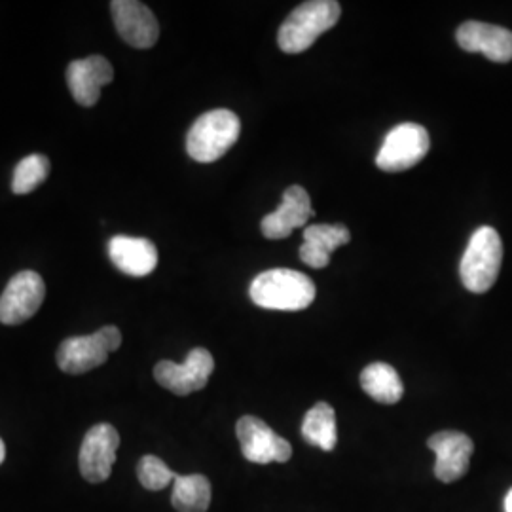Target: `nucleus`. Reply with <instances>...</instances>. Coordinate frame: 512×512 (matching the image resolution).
<instances>
[{"label":"nucleus","instance_id":"obj_1","mask_svg":"<svg viewBox=\"0 0 512 512\" xmlns=\"http://www.w3.org/2000/svg\"><path fill=\"white\" fill-rule=\"evenodd\" d=\"M249 294L256 306L264 310H306L315 300V285L306 274L275 268L256 275Z\"/></svg>","mask_w":512,"mask_h":512},{"label":"nucleus","instance_id":"obj_2","mask_svg":"<svg viewBox=\"0 0 512 512\" xmlns=\"http://www.w3.org/2000/svg\"><path fill=\"white\" fill-rule=\"evenodd\" d=\"M340 14L342 8L334 0H310L300 4L279 29V48L285 54L306 52L317 38L338 23Z\"/></svg>","mask_w":512,"mask_h":512},{"label":"nucleus","instance_id":"obj_3","mask_svg":"<svg viewBox=\"0 0 512 512\" xmlns=\"http://www.w3.org/2000/svg\"><path fill=\"white\" fill-rule=\"evenodd\" d=\"M241 133L238 114L232 110H209L202 114L186 135V152L200 164L220 160L236 145Z\"/></svg>","mask_w":512,"mask_h":512},{"label":"nucleus","instance_id":"obj_4","mask_svg":"<svg viewBox=\"0 0 512 512\" xmlns=\"http://www.w3.org/2000/svg\"><path fill=\"white\" fill-rule=\"evenodd\" d=\"M503 262V243L492 226H480L469 239L459 264V275L467 291L488 293L497 281Z\"/></svg>","mask_w":512,"mask_h":512},{"label":"nucleus","instance_id":"obj_5","mask_svg":"<svg viewBox=\"0 0 512 512\" xmlns=\"http://www.w3.org/2000/svg\"><path fill=\"white\" fill-rule=\"evenodd\" d=\"M122 346V332L114 325L90 336L67 338L57 349V366L65 374H86L109 361L112 351Z\"/></svg>","mask_w":512,"mask_h":512},{"label":"nucleus","instance_id":"obj_6","mask_svg":"<svg viewBox=\"0 0 512 512\" xmlns=\"http://www.w3.org/2000/svg\"><path fill=\"white\" fill-rule=\"evenodd\" d=\"M431 148L427 129L420 124H401L385 135L376 165L385 173H401L420 164Z\"/></svg>","mask_w":512,"mask_h":512},{"label":"nucleus","instance_id":"obj_7","mask_svg":"<svg viewBox=\"0 0 512 512\" xmlns=\"http://www.w3.org/2000/svg\"><path fill=\"white\" fill-rule=\"evenodd\" d=\"M215 370V359L207 349H192L183 365L173 361H160L154 368L156 382L167 391L186 397L190 393L202 391Z\"/></svg>","mask_w":512,"mask_h":512},{"label":"nucleus","instance_id":"obj_8","mask_svg":"<svg viewBox=\"0 0 512 512\" xmlns=\"http://www.w3.org/2000/svg\"><path fill=\"white\" fill-rule=\"evenodd\" d=\"M243 458L258 465L285 463L293 458V448L281 439L266 421L255 416H243L236 425Z\"/></svg>","mask_w":512,"mask_h":512},{"label":"nucleus","instance_id":"obj_9","mask_svg":"<svg viewBox=\"0 0 512 512\" xmlns=\"http://www.w3.org/2000/svg\"><path fill=\"white\" fill-rule=\"evenodd\" d=\"M46 296L44 279L31 270L14 275L0 296V323L16 327L40 310Z\"/></svg>","mask_w":512,"mask_h":512},{"label":"nucleus","instance_id":"obj_10","mask_svg":"<svg viewBox=\"0 0 512 512\" xmlns=\"http://www.w3.org/2000/svg\"><path fill=\"white\" fill-rule=\"evenodd\" d=\"M120 448V435L109 423H97L86 433L80 446L78 465L80 473L93 484L109 480L116 452Z\"/></svg>","mask_w":512,"mask_h":512},{"label":"nucleus","instance_id":"obj_11","mask_svg":"<svg viewBox=\"0 0 512 512\" xmlns=\"http://www.w3.org/2000/svg\"><path fill=\"white\" fill-rule=\"evenodd\" d=\"M110 12L118 35L129 46L147 50L158 42L160 25L147 4L137 0H114L110 2Z\"/></svg>","mask_w":512,"mask_h":512},{"label":"nucleus","instance_id":"obj_12","mask_svg":"<svg viewBox=\"0 0 512 512\" xmlns=\"http://www.w3.org/2000/svg\"><path fill=\"white\" fill-rule=\"evenodd\" d=\"M427 446L435 452V476L440 482H456L467 475L475 444L465 433L440 431L427 440Z\"/></svg>","mask_w":512,"mask_h":512},{"label":"nucleus","instance_id":"obj_13","mask_svg":"<svg viewBox=\"0 0 512 512\" xmlns=\"http://www.w3.org/2000/svg\"><path fill=\"white\" fill-rule=\"evenodd\" d=\"M112 78L114 69L103 55L76 59L67 67V86L74 101L82 107H93L101 97V88L110 84Z\"/></svg>","mask_w":512,"mask_h":512},{"label":"nucleus","instance_id":"obj_14","mask_svg":"<svg viewBox=\"0 0 512 512\" xmlns=\"http://www.w3.org/2000/svg\"><path fill=\"white\" fill-rule=\"evenodd\" d=\"M458 44L469 54L486 55L495 63L512 61V31L482 23V21H465L456 33Z\"/></svg>","mask_w":512,"mask_h":512},{"label":"nucleus","instance_id":"obj_15","mask_svg":"<svg viewBox=\"0 0 512 512\" xmlns=\"http://www.w3.org/2000/svg\"><path fill=\"white\" fill-rule=\"evenodd\" d=\"M313 217L310 194L302 186H289L283 194V202L274 213L266 215L260 222V230L264 238L285 239L293 234L296 228L306 226Z\"/></svg>","mask_w":512,"mask_h":512},{"label":"nucleus","instance_id":"obj_16","mask_svg":"<svg viewBox=\"0 0 512 512\" xmlns=\"http://www.w3.org/2000/svg\"><path fill=\"white\" fill-rule=\"evenodd\" d=\"M109 256L120 272L131 277L150 275L158 266V249L150 239L114 236L109 241Z\"/></svg>","mask_w":512,"mask_h":512},{"label":"nucleus","instance_id":"obj_17","mask_svg":"<svg viewBox=\"0 0 512 512\" xmlns=\"http://www.w3.org/2000/svg\"><path fill=\"white\" fill-rule=\"evenodd\" d=\"M304 245L300 247V260L311 268H327L332 251L346 245L351 232L344 224H311L304 228Z\"/></svg>","mask_w":512,"mask_h":512},{"label":"nucleus","instance_id":"obj_18","mask_svg":"<svg viewBox=\"0 0 512 512\" xmlns=\"http://www.w3.org/2000/svg\"><path fill=\"white\" fill-rule=\"evenodd\" d=\"M361 387L376 403L395 404L403 399V380L399 372L387 363L366 366L361 374Z\"/></svg>","mask_w":512,"mask_h":512},{"label":"nucleus","instance_id":"obj_19","mask_svg":"<svg viewBox=\"0 0 512 512\" xmlns=\"http://www.w3.org/2000/svg\"><path fill=\"white\" fill-rule=\"evenodd\" d=\"M302 437L311 446L321 448L325 452H330V450L336 448V444H338L336 414H334L330 404H313V408L304 416V421H302Z\"/></svg>","mask_w":512,"mask_h":512},{"label":"nucleus","instance_id":"obj_20","mask_svg":"<svg viewBox=\"0 0 512 512\" xmlns=\"http://www.w3.org/2000/svg\"><path fill=\"white\" fill-rule=\"evenodd\" d=\"M171 503L179 512L207 511L211 505V482L203 475H177Z\"/></svg>","mask_w":512,"mask_h":512},{"label":"nucleus","instance_id":"obj_21","mask_svg":"<svg viewBox=\"0 0 512 512\" xmlns=\"http://www.w3.org/2000/svg\"><path fill=\"white\" fill-rule=\"evenodd\" d=\"M48 175H50V160L44 154H31L16 165L14 177H12V190L18 196L31 194L48 179Z\"/></svg>","mask_w":512,"mask_h":512},{"label":"nucleus","instance_id":"obj_22","mask_svg":"<svg viewBox=\"0 0 512 512\" xmlns=\"http://www.w3.org/2000/svg\"><path fill=\"white\" fill-rule=\"evenodd\" d=\"M137 476H139V482L150 492L164 490L177 478V475L165 465L164 461L156 456H145L139 461Z\"/></svg>","mask_w":512,"mask_h":512},{"label":"nucleus","instance_id":"obj_23","mask_svg":"<svg viewBox=\"0 0 512 512\" xmlns=\"http://www.w3.org/2000/svg\"><path fill=\"white\" fill-rule=\"evenodd\" d=\"M503 507H505V512H512V488L505 495V503H503Z\"/></svg>","mask_w":512,"mask_h":512},{"label":"nucleus","instance_id":"obj_24","mask_svg":"<svg viewBox=\"0 0 512 512\" xmlns=\"http://www.w3.org/2000/svg\"><path fill=\"white\" fill-rule=\"evenodd\" d=\"M4 458H6V446H4V442L0 439V463L4 461Z\"/></svg>","mask_w":512,"mask_h":512}]
</instances>
